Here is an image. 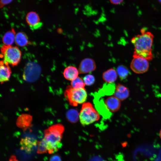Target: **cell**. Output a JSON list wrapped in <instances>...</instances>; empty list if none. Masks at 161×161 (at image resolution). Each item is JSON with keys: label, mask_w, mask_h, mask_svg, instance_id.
Listing matches in <instances>:
<instances>
[{"label": "cell", "mask_w": 161, "mask_h": 161, "mask_svg": "<svg viewBox=\"0 0 161 161\" xmlns=\"http://www.w3.org/2000/svg\"><path fill=\"white\" fill-rule=\"evenodd\" d=\"M154 37L151 32L142 29L140 34L131 39V43L134 47L133 57H140L148 61L151 60L153 58L152 51Z\"/></svg>", "instance_id": "1"}, {"label": "cell", "mask_w": 161, "mask_h": 161, "mask_svg": "<svg viewBox=\"0 0 161 161\" xmlns=\"http://www.w3.org/2000/svg\"><path fill=\"white\" fill-rule=\"evenodd\" d=\"M64 131L61 124L53 125L44 131V136L40 141L44 146L49 154L57 151L61 146V140Z\"/></svg>", "instance_id": "2"}, {"label": "cell", "mask_w": 161, "mask_h": 161, "mask_svg": "<svg viewBox=\"0 0 161 161\" xmlns=\"http://www.w3.org/2000/svg\"><path fill=\"white\" fill-rule=\"evenodd\" d=\"M100 118V115L97 111L90 102L83 103L79 113V120L83 126L90 125L96 122Z\"/></svg>", "instance_id": "3"}, {"label": "cell", "mask_w": 161, "mask_h": 161, "mask_svg": "<svg viewBox=\"0 0 161 161\" xmlns=\"http://www.w3.org/2000/svg\"><path fill=\"white\" fill-rule=\"evenodd\" d=\"M64 95L69 104L74 106L85 103L87 97V93L85 88L75 89L71 86H67Z\"/></svg>", "instance_id": "4"}, {"label": "cell", "mask_w": 161, "mask_h": 161, "mask_svg": "<svg viewBox=\"0 0 161 161\" xmlns=\"http://www.w3.org/2000/svg\"><path fill=\"white\" fill-rule=\"evenodd\" d=\"M1 49L3 62L4 63L15 66L19 63L21 58V52L17 47L4 45Z\"/></svg>", "instance_id": "5"}, {"label": "cell", "mask_w": 161, "mask_h": 161, "mask_svg": "<svg viewBox=\"0 0 161 161\" xmlns=\"http://www.w3.org/2000/svg\"><path fill=\"white\" fill-rule=\"evenodd\" d=\"M40 73L41 68L38 64L35 62H30L24 68L23 78L27 82H33L38 79Z\"/></svg>", "instance_id": "6"}, {"label": "cell", "mask_w": 161, "mask_h": 161, "mask_svg": "<svg viewBox=\"0 0 161 161\" xmlns=\"http://www.w3.org/2000/svg\"><path fill=\"white\" fill-rule=\"evenodd\" d=\"M148 60L140 57L133 58L130 67L135 73L141 74L147 72L149 68Z\"/></svg>", "instance_id": "7"}, {"label": "cell", "mask_w": 161, "mask_h": 161, "mask_svg": "<svg viewBox=\"0 0 161 161\" xmlns=\"http://www.w3.org/2000/svg\"><path fill=\"white\" fill-rule=\"evenodd\" d=\"M96 68L95 61L90 58H86L80 63L78 68L80 73L85 74L94 71Z\"/></svg>", "instance_id": "8"}, {"label": "cell", "mask_w": 161, "mask_h": 161, "mask_svg": "<svg viewBox=\"0 0 161 161\" xmlns=\"http://www.w3.org/2000/svg\"><path fill=\"white\" fill-rule=\"evenodd\" d=\"M104 103L107 109L111 112L118 111L121 106L120 100L114 96L108 97Z\"/></svg>", "instance_id": "9"}, {"label": "cell", "mask_w": 161, "mask_h": 161, "mask_svg": "<svg viewBox=\"0 0 161 161\" xmlns=\"http://www.w3.org/2000/svg\"><path fill=\"white\" fill-rule=\"evenodd\" d=\"M26 21L32 29H37L42 25L39 16L35 12L31 11L28 13L26 16Z\"/></svg>", "instance_id": "10"}, {"label": "cell", "mask_w": 161, "mask_h": 161, "mask_svg": "<svg viewBox=\"0 0 161 161\" xmlns=\"http://www.w3.org/2000/svg\"><path fill=\"white\" fill-rule=\"evenodd\" d=\"M113 95L120 100L123 101L129 96L130 91L126 87L122 84L118 83L115 86Z\"/></svg>", "instance_id": "11"}, {"label": "cell", "mask_w": 161, "mask_h": 161, "mask_svg": "<svg viewBox=\"0 0 161 161\" xmlns=\"http://www.w3.org/2000/svg\"><path fill=\"white\" fill-rule=\"evenodd\" d=\"M32 121V117L31 115L22 114L18 118L16 125L18 127L25 130L31 126Z\"/></svg>", "instance_id": "12"}, {"label": "cell", "mask_w": 161, "mask_h": 161, "mask_svg": "<svg viewBox=\"0 0 161 161\" xmlns=\"http://www.w3.org/2000/svg\"><path fill=\"white\" fill-rule=\"evenodd\" d=\"M11 73L8 64L4 63L3 61L1 62L0 67V81L1 84L8 81Z\"/></svg>", "instance_id": "13"}, {"label": "cell", "mask_w": 161, "mask_h": 161, "mask_svg": "<svg viewBox=\"0 0 161 161\" xmlns=\"http://www.w3.org/2000/svg\"><path fill=\"white\" fill-rule=\"evenodd\" d=\"M78 70L75 66H69L64 70L63 75L67 80L72 81L78 77Z\"/></svg>", "instance_id": "14"}, {"label": "cell", "mask_w": 161, "mask_h": 161, "mask_svg": "<svg viewBox=\"0 0 161 161\" xmlns=\"http://www.w3.org/2000/svg\"><path fill=\"white\" fill-rule=\"evenodd\" d=\"M117 75V72L114 69L111 68L103 73L102 78L107 83H113L116 80Z\"/></svg>", "instance_id": "15"}, {"label": "cell", "mask_w": 161, "mask_h": 161, "mask_svg": "<svg viewBox=\"0 0 161 161\" xmlns=\"http://www.w3.org/2000/svg\"><path fill=\"white\" fill-rule=\"evenodd\" d=\"M38 142L32 141L29 138L22 139L20 141V145L22 149L27 151H30L33 146L37 144Z\"/></svg>", "instance_id": "16"}, {"label": "cell", "mask_w": 161, "mask_h": 161, "mask_svg": "<svg viewBox=\"0 0 161 161\" xmlns=\"http://www.w3.org/2000/svg\"><path fill=\"white\" fill-rule=\"evenodd\" d=\"M15 32L13 30L6 32L2 38L4 45L11 46L14 42H15Z\"/></svg>", "instance_id": "17"}, {"label": "cell", "mask_w": 161, "mask_h": 161, "mask_svg": "<svg viewBox=\"0 0 161 161\" xmlns=\"http://www.w3.org/2000/svg\"><path fill=\"white\" fill-rule=\"evenodd\" d=\"M15 42L18 46L24 47L28 44V40L27 37L24 33L19 32L16 35Z\"/></svg>", "instance_id": "18"}, {"label": "cell", "mask_w": 161, "mask_h": 161, "mask_svg": "<svg viewBox=\"0 0 161 161\" xmlns=\"http://www.w3.org/2000/svg\"><path fill=\"white\" fill-rule=\"evenodd\" d=\"M66 116L68 120L72 123H75L79 119V113L74 109H71L68 111Z\"/></svg>", "instance_id": "19"}, {"label": "cell", "mask_w": 161, "mask_h": 161, "mask_svg": "<svg viewBox=\"0 0 161 161\" xmlns=\"http://www.w3.org/2000/svg\"><path fill=\"white\" fill-rule=\"evenodd\" d=\"M117 75L121 80L126 79L130 73L128 69L126 66L122 65H120L117 67Z\"/></svg>", "instance_id": "20"}, {"label": "cell", "mask_w": 161, "mask_h": 161, "mask_svg": "<svg viewBox=\"0 0 161 161\" xmlns=\"http://www.w3.org/2000/svg\"><path fill=\"white\" fill-rule=\"evenodd\" d=\"M85 85L83 80L78 76L71 81V86L75 89L84 88Z\"/></svg>", "instance_id": "21"}, {"label": "cell", "mask_w": 161, "mask_h": 161, "mask_svg": "<svg viewBox=\"0 0 161 161\" xmlns=\"http://www.w3.org/2000/svg\"><path fill=\"white\" fill-rule=\"evenodd\" d=\"M83 80L85 85L88 86L93 85L95 81L94 76L91 74H88L85 75Z\"/></svg>", "instance_id": "22"}, {"label": "cell", "mask_w": 161, "mask_h": 161, "mask_svg": "<svg viewBox=\"0 0 161 161\" xmlns=\"http://www.w3.org/2000/svg\"><path fill=\"white\" fill-rule=\"evenodd\" d=\"M49 161H62V160L60 156L58 155H54L50 157Z\"/></svg>", "instance_id": "23"}, {"label": "cell", "mask_w": 161, "mask_h": 161, "mask_svg": "<svg viewBox=\"0 0 161 161\" xmlns=\"http://www.w3.org/2000/svg\"><path fill=\"white\" fill-rule=\"evenodd\" d=\"M13 0H0V8L3 7L4 5L11 3Z\"/></svg>", "instance_id": "24"}, {"label": "cell", "mask_w": 161, "mask_h": 161, "mask_svg": "<svg viewBox=\"0 0 161 161\" xmlns=\"http://www.w3.org/2000/svg\"><path fill=\"white\" fill-rule=\"evenodd\" d=\"M124 0H109L110 3L114 5H118L121 3Z\"/></svg>", "instance_id": "25"}, {"label": "cell", "mask_w": 161, "mask_h": 161, "mask_svg": "<svg viewBox=\"0 0 161 161\" xmlns=\"http://www.w3.org/2000/svg\"><path fill=\"white\" fill-rule=\"evenodd\" d=\"M89 161H105L103 159L100 157L96 156L93 157Z\"/></svg>", "instance_id": "26"}, {"label": "cell", "mask_w": 161, "mask_h": 161, "mask_svg": "<svg viewBox=\"0 0 161 161\" xmlns=\"http://www.w3.org/2000/svg\"><path fill=\"white\" fill-rule=\"evenodd\" d=\"M8 161H19L16 158L15 155H11Z\"/></svg>", "instance_id": "27"}, {"label": "cell", "mask_w": 161, "mask_h": 161, "mask_svg": "<svg viewBox=\"0 0 161 161\" xmlns=\"http://www.w3.org/2000/svg\"><path fill=\"white\" fill-rule=\"evenodd\" d=\"M159 135L160 138L161 139V129L160 131V133H159Z\"/></svg>", "instance_id": "28"}, {"label": "cell", "mask_w": 161, "mask_h": 161, "mask_svg": "<svg viewBox=\"0 0 161 161\" xmlns=\"http://www.w3.org/2000/svg\"><path fill=\"white\" fill-rule=\"evenodd\" d=\"M158 1L161 4V0H158Z\"/></svg>", "instance_id": "29"}, {"label": "cell", "mask_w": 161, "mask_h": 161, "mask_svg": "<svg viewBox=\"0 0 161 161\" xmlns=\"http://www.w3.org/2000/svg\"></svg>", "instance_id": "30"}]
</instances>
